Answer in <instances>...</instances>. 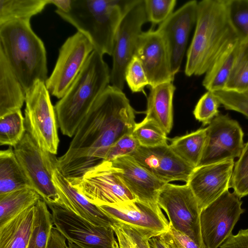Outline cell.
<instances>
[{"label": "cell", "instance_id": "obj_34", "mask_svg": "<svg viewBox=\"0 0 248 248\" xmlns=\"http://www.w3.org/2000/svg\"><path fill=\"white\" fill-rule=\"evenodd\" d=\"M140 146L153 147L167 143V134L153 120L145 117L132 132Z\"/></svg>", "mask_w": 248, "mask_h": 248}, {"label": "cell", "instance_id": "obj_44", "mask_svg": "<svg viewBox=\"0 0 248 248\" xmlns=\"http://www.w3.org/2000/svg\"><path fill=\"white\" fill-rule=\"evenodd\" d=\"M46 248H68L66 238L54 227L52 229Z\"/></svg>", "mask_w": 248, "mask_h": 248}, {"label": "cell", "instance_id": "obj_1", "mask_svg": "<svg viewBox=\"0 0 248 248\" xmlns=\"http://www.w3.org/2000/svg\"><path fill=\"white\" fill-rule=\"evenodd\" d=\"M134 109L122 90L108 85L78 127L58 169L68 180L81 177L102 162L110 146L136 125Z\"/></svg>", "mask_w": 248, "mask_h": 248}, {"label": "cell", "instance_id": "obj_27", "mask_svg": "<svg viewBox=\"0 0 248 248\" xmlns=\"http://www.w3.org/2000/svg\"><path fill=\"white\" fill-rule=\"evenodd\" d=\"M206 139V128H200L185 135L170 140L172 151L194 169L200 162Z\"/></svg>", "mask_w": 248, "mask_h": 248}, {"label": "cell", "instance_id": "obj_17", "mask_svg": "<svg viewBox=\"0 0 248 248\" xmlns=\"http://www.w3.org/2000/svg\"><path fill=\"white\" fill-rule=\"evenodd\" d=\"M234 166L233 159L199 166L186 184L194 195L202 210L229 190Z\"/></svg>", "mask_w": 248, "mask_h": 248}, {"label": "cell", "instance_id": "obj_9", "mask_svg": "<svg viewBox=\"0 0 248 248\" xmlns=\"http://www.w3.org/2000/svg\"><path fill=\"white\" fill-rule=\"evenodd\" d=\"M157 203L167 215L170 224L205 248L201 233V210L192 190L183 185L167 183L160 190Z\"/></svg>", "mask_w": 248, "mask_h": 248}, {"label": "cell", "instance_id": "obj_8", "mask_svg": "<svg viewBox=\"0 0 248 248\" xmlns=\"http://www.w3.org/2000/svg\"><path fill=\"white\" fill-rule=\"evenodd\" d=\"M45 83L37 81L26 92V130L43 149L56 155L59 143L56 114Z\"/></svg>", "mask_w": 248, "mask_h": 248}, {"label": "cell", "instance_id": "obj_13", "mask_svg": "<svg viewBox=\"0 0 248 248\" xmlns=\"http://www.w3.org/2000/svg\"><path fill=\"white\" fill-rule=\"evenodd\" d=\"M47 206L54 227L68 242L83 248H119L112 227L94 225L58 204Z\"/></svg>", "mask_w": 248, "mask_h": 248}, {"label": "cell", "instance_id": "obj_40", "mask_svg": "<svg viewBox=\"0 0 248 248\" xmlns=\"http://www.w3.org/2000/svg\"><path fill=\"white\" fill-rule=\"evenodd\" d=\"M125 81L133 93L143 92L144 87L149 85L142 64L135 56L133 57L126 68Z\"/></svg>", "mask_w": 248, "mask_h": 248}, {"label": "cell", "instance_id": "obj_38", "mask_svg": "<svg viewBox=\"0 0 248 248\" xmlns=\"http://www.w3.org/2000/svg\"><path fill=\"white\" fill-rule=\"evenodd\" d=\"M148 21L161 24L173 13L176 0H144Z\"/></svg>", "mask_w": 248, "mask_h": 248}, {"label": "cell", "instance_id": "obj_29", "mask_svg": "<svg viewBox=\"0 0 248 248\" xmlns=\"http://www.w3.org/2000/svg\"><path fill=\"white\" fill-rule=\"evenodd\" d=\"M49 0H0V25L15 20L30 21Z\"/></svg>", "mask_w": 248, "mask_h": 248}, {"label": "cell", "instance_id": "obj_46", "mask_svg": "<svg viewBox=\"0 0 248 248\" xmlns=\"http://www.w3.org/2000/svg\"><path fill=\"white\" fill-rule=\"evenodd\" d=\"M150 248H167L158 236L153 237L149 240Z\"/></svg>", "mask_w": 248, "mask_h": 248}, {"label": "cell", "instance_id": "obj_23", "mask_svg": "<svg viewBox=\"0 0 248 248\" xmlns=\"http://www.w3.org/2000/svg\"><path fill=\"white\" fill-rule=\"evenodd\" d=\"M25 98V91L0 50V117L20 109Z\"/></svg>", "mask_w": 248, "mask_h": 248}, {"label": "cell", "instance_id": "obj_21", "mask_svg": "<svg viewBox=\"0 0 248 248\" xmlns=\"http://www.w3.org/2000/svg\"><path fill=\"white\" fill-rule=\"evenodd\" d=\"M52 180L60 195L62 206L94 225L111 227L116 222L99 206L90 202L73 187L58 168L53 171Z\"/></svg>", "mask_w": 248, "mask_h": 248}, {"label": "cell", "instance_id": "obj_5", "mask_svg": "<svg viewBox=\"0 0 248 248\" xmlns=\"http://www.w3.org/2000/svg\"><path fill=\"white\" fill-rule=\"evenodd\" d=\"M0 50L25 93L37 81L46 82L48 78L46 50L30 21L15 20L0 25Z\"/></svg>", "mask_w": 248, "mask_h": 248}, {"label": "cell", "instance_id": "obj_18", "mask_svg": "<svg viewBox=\"0 0 248 248\" xmlns=\"http://www.w3.org/2000/svg\"><path fill=\"white\" fill-rule=\"evenodd\" d=\"M131 156L149 172L166 183L177 181L186 183L194 169L181 159L168 143L153 147L140 146Z\"/></svg>", "mask_w": 248, "mask_h": 248}, {"label": "cell", "instance_id": "obj_26", "mask_svg": "<svg viewBox=\"0 0 248 248\" xmlns=\"http://www.w3.org/2000/svg\"><path fill=\"white\" fill-rule=\"evenodd\" d=\"M31 188L12 147L0 152V196Z\"/></svg>", "mask_w": 248, "mask_h": 248}, {"label": "cell", "instance_id": "obj_15", "mask_svg": "<svg viewBox=\"0 0 248 248\" xmlns=\"http://www.w3.org/2000/svg\"><path fill=\"white\" fill-rule=\"evenodd\" d=\"M198 1L186 2L161 23L157 31L163 36L175 75L180 70L188 37L196 24Z\"/></svg>", "mask_w": 248, "mask_h": 248}, {"label": "cell", "instance_id": "obj_28", "mask_svg": "<svg viewBox=\"0 0 248 248\" xmlns=\"http://www.w3.org/2000/svg\"><path fill=\"white\" fill-rule=\"evenodd\" d=\"M41 199L34 190L29 187L0 196V225L34 205Z\"/></svg>", "mask_w": 248, "mask_h": 248}, {"label": "cell", "instance_id": "obj_39", "mask_svg": "<svg viewBox=\"0 0 248 248\" xmlns=\"http://www.w3.org/2000/svg\"><path fill=\"white\" fill-rule=\"evenodd\" d=\"M226 109L238 112L248 119V94L224 90L213 92Z\"/></svg>", "mask_w": 248, "mask_h": 248}, {"label": "cell", "instance_id": "obj_37", "mask_svg": "<svg viewBox=\"0 0 248 248\" xmlns=\"http://www.w3.org/2000/svg\"><path fill=\"white\" fill-rule=\"evenodd\" d=\"M229 13L240 37L248 40V0H229Z\"/></svg>", "mask_w": 248, "mask_h": 248}, {"label": "cell", "instance_id": "obj_43", "mask_svg": "<svg viewBox=\"0 0 248 248\" xmlns=\"http://www.w3.org/2000/svg\"><path fill=\"white\" fill-rule=\"evenodd\" d=\"M219 248H248V228L241 229L235 234H231Z\"/></svg>", "mask_w": 248, "mask_h": 248}, {"label": "cell", "instance_id": "obj_11", "mask_svg": "<svg viewBox=\"0 0 248 248\" xmlns=\"http://www.w3.org/2000/svg\"><path fill=\"white\" fill-rule=\"evenodd\" d=\"M242 204L234 191L228 190L201 210L200 229L205 248H218L232 234L245 211Z\"/></svg>", "mask_w": 248, "mask_h": 248}, {"label": "cell", "instance_id": "obj_19", "mask_svg": "<svg viewBox=\"0 0 248 248\" xmlns=\"http://www.w3.org/2000/svg\"><path fill=\"white\" fill-rule=\"evenodd\" d=\"M99 207L116 222L148 230L159 235L170 227L169 221L158 203H146L136 200Z\"/></svg>", "mask_w": 248, "mask_h": 248}, {"label": "cell", "instance_id": "obj_22", "mask_svg": "<svg viewBox=\"0 0 248 248\" xmlns=\"http://www.w3.org/2000/svg\"><path fill=\"white\" fill-rule=\"evenodd\" d=\"M175 87L166 82L150 87L145 117L155 121L167 135L173 125V98Z\"/></svg>", "mask_w": 248, "mask_h": 248}, {"label": "cell", "instance_id": "obj_14", "mask_svg": "<svg viewBox=\"0 0 248 248\" xmlns=\"http://www.w3.org/2000/svg\"><path fill=\"white\" fill-rule=\"evenodd\" d=\"M206 128V139L199 166L239 157L244 147L238 122L228 114H219Z\"/></svg>", "mask_w": 248, "mask_h": 248}, {"label": "cell", "instance_id": "obj_45", "mask_svg": "<svg viewBox=\"0 0 248 248\" xmlns=\"http://www.w3.org/2000/svg\"><path fill=\"white\" fill-rule=\"evenodd\" d=\"M72 0H49V4L57 7L56 11L67 13L71 8Z\"/></svg>", "mask_w": 248, "mask_h": 248}, {"label": "cell", "instance_id": "obj_31", "mask_svg": "<svg viewBox=\"0 0 248 248\" xmlns=\"http://www.w3.org/2000/svg\"><path fill=\"white\" fill-rule=\"evenodd\" d=\"M111 227L119 248H150V239L159 236L155 232L119 222H115Z\"/></svg>", "mask_w": 248, "mask_h": 248}, {"label": "cell", "instance_id": "obj_4", "mask_svg": "<svg viewBox=\"0 0 248 248\" xmlns=\"http://www.w3.org/2000/svg\"><path fill=\"white\" fill-rule=\"evenodd\" d=\"M136 0H72L67 13L55 10L103 56H111L116 34L125 14Z\"/></svg>", "mask_w": 248, "mask_h": 248}, {"label": "cell", "instance_id": "obj_16", "mask_svg": "<svg viewBox=\"0 0 248 248\" xmlns=\"http://www.w3.org/2000/svg\"><path fill=\"white\" fill-rule=\"evenodd\" d=\"M135 56L140 61L150 87L166 82H172V73L169 54L165 40L157 31L152 28L140 35Z\"/></svg>", "mask_w": 248, "mask_h": 248}, {"label": "cell", "instance_id": "obj_30", "mask_svg": "<svg viewBox=\"0 0 248 248\" xmlns=\"http://www.w3.org/2000/svg\"><path fill=\"white\" fill-rule=\"evenodd\" d=\"M52 214L42 199L34 205L32 230L27 248H46L53 227Z\"/></svg>", "mask_w": 248, "mask_h": 248}, {"label": "cell", "instance_id": "obj_35", "mask_svg": "<svg viewBox=\"0 0 248 248\" xmlns=\"http://www.w3.org/2000/svg\"><path fill=\"white\" fill-rule=\"evenodd\" d=\"M230 188H232L240 199L248 195V140L234 163Z\"/></svg>", "mask_w": 248, "mask_h": 248}, {"label": "cell", "instance_id": "obj_10", "mask_svg": "<svg viewBox=\"0 0 248 248\" xmlns=\"http://www.w3.org/2000/svg\"><path fill=\"white\" fill-rule=\"evenodd\" d=\"M144 0H136L124 16L115 37L110 71L111 85L123 90L125 72L135 56L139 37L143 25L147 22Z\"/></svg>", "mask_w": 248, "mask_h": 248}, {"label": "cell", "instance_id": "obj_7", "mask_svg": "<svg viewBox=\"0 0 248 248\" xmlns=\"http://www.w3.org/2000/svg\"><path fill=\"white\" fill-rule=\"evenodd\" d=\"M71 186L98 206L113 205L137 200L111 161L103 160L81 177L68 180Z\"/></svg>", "mask_w": 248, "mask_h": 248}, {"label": "cell", "instance_id": "obj_47", "mask_svg": "<svg viewBox=\"0 0 248 248\" xmlns=\"http://www.w3.org/2000/svg\"><path fill=\"white\" fill-rule=\"evenodd\" d=\"M67 244L68 246V248H83L75 243L68 242Z\"/></svg>", "mask_w": 248, "mask_h": 248}, {"label": "cell", "instance_id": "obj_48", "mask_svg": "<svg viewBox=\"0 0 248 248\" xmlns=\"http://www.w3.org/2000/svg\"><path fill=\"white\" fill-rule=\"evenodd\" d=\"M246 93L247 94H248V92H247L246 93Z\"/></svg>", "mask_w": 248, "mask_h": 248}, {"label": "cell", "instance_id": "obj_12", "mask_svg": "<svg viewBox=\"0 0 248 248\" xmlns=\"http://www.w3.org/2000/svg\"><path fill=\"white\" fill-rule=\"evenodd\" d=\"M94 50L90 40L77 31L61 46L53 70L45 82L49 93L62 98Z\"/></svg>", "mask_w": 248, "mask_h": 248}, {"label": "cell", "instance_id": "obj_33", "mask_svg": "<svg viewBox=\"0 0 248 248\" xmlns=\"http://www.w3.org/2000/svg\"><path fill=\"white\" fill-rule=\"evenodd\" d=\"M224 91L245 93L248 91V40H244Z\"/></svg>", "mask_w": 248, "mask_h": 248}, {"label": "cell", "instance_id": "obj_42", "mask_svg": "<svg viewBox=\"0 0 248 248\" xmlns=\"http://www.w3.org/2000/svg\"><path fill=\"white\" fill-rule=\"evenodd\" d=\"M158 237L167 248H201L190 237L170 224L168 230Z\"/></svg>", "mask_w": 248, "mask_h": 248}, {"label": "cell", "instance_id": "obj_3", "mask_svg": "<svg viewBox=\"0 0 248 248\" xmlns=\"http://www.w3.org/2000/svg\"><path fill=\"white\" fill-rule=\"evenodd\" d=\"M103 56L93 50L81 71L54 108L62 134L74 136L91 108L110 82Z\"/></svg>", "mask_w": 248, "mask_h": 248}, {"label": "cell", "instance_id": "obj_2", "mask_svg": "<svg viewBox=\"0 0 248 248\" xmlns=\"http://www.w3.org/2000/svg\"><path fill=\"white\" fill-rule=\"evenodd\" d=\"M239 39L230 18L229 0L198 2L195 29L186 53V75L205 74L219 55Z\"/></svg>", "mask_w": 248, "mask_h": 248}, {"label": "cell", "instance_id": "obj_6", "mask_svg": "<svg viewBox=\"0 0 248 248\" xmlns=\"http://www.w3.org/2000/svg\"><path fill=\"white\" fill-rule=\"evenodd\" d=\"M14 151L31 187L47 204L62 206L60 195L52 180V173L58 168V158L41 148L31 135L25 133Z\"/></svg>", "mask_w": 248, "mask_h": 248}, {"label": "cell", "instance_id": "obj_24", "mask_svg": "<svg viewBox=\"0 0 248 248\" xmlns=\"http://www.w3.org/2000/svg\"><path fill=\"white\" fill-rule=\"evenodd\" d=\"M34 213L33 205L0 225V248H27Z\"/></svg>", "mask_w": 248, "mask_h": 248}, {"label": "cell", "instance_id": "obj_32", "mask_svg": "<svg viewBox=\"0 0 248 248\" xmlns=\"http://www.w3.org/2000/svg\"><path fill=\"white\" fill-rule=\"evenodd\" d=\"M26 132L25 120L20 109L0 117V145L14 147Z\"/></svg>", "mask_w": 248, "mask_h": 248}, {"label": "cell", "instance_id": "obj_20", "mask_svg": "<svg viewBox=\"0 0 248 248\" xmlns=\"http://www.w3.org/2000/svg\"><path fill=\"white\" fill-rule=\"evenodd\" d=\"M111 162L119 169L124 182L137 200L146 203H157L159 192L166 183L149 172L132 156L121 157Z\"/></svg>", "mask_w": 248, "mask_h": 248}, {"label": "cell", "instance_id": "obj_25", "mask_svg": "<svg viewBox=\"0 0 248 248\" xmlns=\"http://www.w3.org/2000/svg\"><path fill=\"white\" fill-rule=\"evenodd\" d=\"M243 40L239 39L230 45L205 73L202 85L208 91L224 90Z\"/></svg>", "mask_w": 248, "mask_h": 248}, {"label": "cell", "instance_id": "obj_36", "mask_svg": "<svg viewBox=\"0 0 248 248\" xmlns=\"http://www.w3.org/2000/svg\"><path fill=\"white\" fill-rule=\"evenodd\" d=\"M220 103L212 92L203 94L197 102L193 110L195 119L202 122V125L209 124L219 114Z\"/></svg>", "mask_w": 248, "mask_h": 248}, {"label": "cell", "instance_id": "obj_41", "mask_svg": "<svg viewBox=\"0 0 248 248\" xmlns=\"http://www.w3.org/2000/svg\"><path fill=\"white\" fill-rule=\"evenodd\" d=\"M140 146L132 133L125 134L110 146L104 160L112 161L121 157L131 156Z\"/></svg>", "mask_w": 248, "mask_h": 248}]
</instances>
